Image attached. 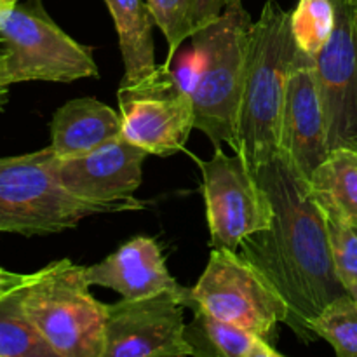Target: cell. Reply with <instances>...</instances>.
Instances as JSON below:
<instances>
[{
	"label": "cell",
	"instance_id": "cell-1",
	"mask_svg": "<svg viewBox=\"0 0 357 357\" xmlns=\"http://www.w3.org/2000/svg\"><path fill=\"white\" fill-rule=\"evenodd\" d=\"M255 176L271 197L272 223L246 237L239 255L288 303L291 330L302 340H312L307 321L347 295L335 272L326 215L314 199L309 180L281 150L261 164Z\"/></svg>",
	"mask_w": 357,
	"mask_h": 357
},
{
	"label": "cell",
	"instance_id": "cell-28",
	"mask_svg": "<svg viewBox=\"0 0 357 357\" xmlns=\"http://www.w3.org/2000/svg\"><path fill=\"white\" fill-rule=\"evenodd\" d=\"M230 2H236V0H225V6H227V3H230Z\"/></svg>",
	"mask_w": 357,
	"mask_h": 357
},
{
	"label": "cell",
	"instance_id": "cell-26",
	"mask_svg": "<svg viewBox=\"0 0 357 357\" xmlns=\"http://www.w3.org/2000/svg\"><path fill=\"white\" fill-rule=\"evenodd\" d=\"M7 100H9V87H0V110L6 107Z\"/></svg>",
	"mask_w": 357,
	"mask_h": 357
},
{
	"label": "cell",
	"instance_id": "cell-5",
	"mask_svg": "<svg viewBox=\"0 0 357 357\" xmlns=\"http://www.w3.org/2000/svg\"><path fill=\"white\" fill-rule=\"evenodd\" d=\"M51 146L0 159V232L49 236L75 229L84 218L110 213L72 194L58 176Z\"/></svg>",
	"mask_w": 357,
	"mask_h": 357
},
{
	"label": "cell",
	"instance_id": "cell-13",
	"mask_svg": "<svg viewBox=\"0 0 357 357\" xmlns=\"http://www.w3.org/2000/svg\"><path fill=\"white\" fill-rule=\"evenodd\" d=\"M279 150L305 180L312 176L331 150L316 58L300 49H296L286 87Z\"/></svg>",
	"mask_w": 357,
	"mask_h": 357
},
{
	"label": "cell",
	"instance_id": "cell-10",
	"mask_svg": "<svg viewBox=\"0 0 357 357\" xmlns=\"http://www.w3.org/2000/svg\"><path fill=\"white\" fill-rule=\"evenodd\" d=\"M187 296L160 293L107 305L103 357H183L197 354L187 338Z\"/></svg>",
	"mask_w": 357,
	"mask_h": 357
},
{
	"label": "cell",
	"instance_id": "cell-25",
	"mask_svg": "<svg viewBox=\"0 0 357 357\" xmlns=\"http://www.w3.org/2000/svg\"><path fill=\"white\" fill-rule=\"evenodd\" d=\"M17 3V0H0V16H2L6 10H9L10 7H14Z\"/></svg>",
	"mask_w": 357,
	"mask_h": 357
},
{
	"label": "cell",
	"instance_id": "cell-11",
	"mask_svg": "<svg viewBox=\"0 0 357 357\" xmlns=\"http://www.w3.org/2000/svg\"><path fill=\"white\" fill-rule=\"evenodd\" d=\"M335 26L316 56L330 149L357 138V0H333Z\"/></svg>",
	"mask_w": 357,
	"mask_h": 357
},
{
	"label": "cell",
	"instance_id": "cell-15",
	"mask_svg": "<svg viewBox=\"0 0 357 357\" xmlns=\"http://www.w3.org/2000/svg\"><path fill=\"white\" fill-rule=\"evenodd\" d=\"M121 135V114L96 98L68 101L51 121V149L58 159L86 155Z\"/></svg>",
	"mask_w": 357,
	"mask_h": 357
},
{
	"label": "cell",
	"instance_id": "cell-6",
	"mask_svg": "<svg viewBox=\"0 0 357 357\" xmlns=\"http://www.w3.org/2000/svg\"><path fill=\"white\" fill-rule=\"evenodd\" d=\"M0 87L17 82H73L100 75L93 49L73 40L40 0L16 3L0 16Z\"/></svg>",
	"mask_w": 357,
	"mask_h": 357
},
{
	"label": "cell",
	"instance_id": "cell-2",
	"mask_svg": "<svg viewBox=\"0 0 357 357\" xmlns=\"http://www.w3.org/2000/svg\"><path fill=\"white\" fill-rule=\"evenodd\" d=\"M296 49L291 13L268 0L251 26L237 121L236 152L251 173L279 152L286 87Z\"/></svg>",
	"mask_w": 357,
	"mask_h": 357
},
{
	"label": "cell",
	"instance_id": "cell-7",
	"mask_svg": "<svg viewBox=\"0 0 357 357\" xmlns=\"http://www.w3.org/2000/svg\"><path fill=\"white\" fill-rule=\"evenodd\" d=\"M185 305L243 326L271 342L279 323L289 324V307L278 289L237 251L211 250L208 265Z\"/></svg>",
	"mask_w": 357,
	"mask_h": 357
},
{
	"label": "cell",
	"instance_id": "cell-16",
	"mask_svg": "<svg viewBox=\"0 0 357 357\" xmlns=\"http://www.w3.org/2000/svg\"><path fill=\"white\" fill-rule=\"evenodd\" d=\"M119 33L124 79L121 86L145 80L157 70L152 28L155 24L149 6L143 0H105Z\"/></svg>",
	"mask_w": 357,
	"mask_h": 357
},
{
	"label": "cell",
	"instance_id": "cell-9",
	"mask_svg": "<svg viewBox=\"0 0 357 357\" xmlns=\"http://www.w3.org/2000/svg\"><path fill=\"white\" fill-rule=\"evenodd\" d=\"M201 169L213 250L239 251L246 237L271 227V197L239 153L230 157L215 146Z\"/></svg>",
	"mask_w": 357,
	"mask_h": 357
},
{
	"label": "cell",
	"instance_id": "cell-12",
	"mask_svg": "<svg viewBox=\"0 0 357 357\" xmlns=\"http://www.w3.org/2000/svg\"><path fill=\"white\" fill-rule=\"evenodd\" d=\"M149 155L124 136L110 139L86 155L58 159V176L72 194L115 211L143 209L135 199L142 185L143 160Z\"/></svg>",
	"mask_w": 357,
	"mask_h": 357
},
{
	"label": "cell",
	"instance_id": "cell-27",
	"mask_svg": "<svg viewBox=\"0 0 357 357\" xmlns=\"http://www.w3.org/2000/svg\"><path fill=\"white\" fill-rule=\"evenodd\" d=\"M347 146H352V149H356V150H357V138L354 139V142L351 143V145H347Z\"/></svg>",
	"mask_w": 357,
	"mask_h": 357
},
{
	"label": "cell",
	"instance_id": "cell-4",
	"mask_svg": "<svg viewBox=\"0 0 357 357\" xmlns=\"http://www.w3.org/2000/svg\"><path fill=\"white\" fill-rule=\"evenodd\" d=\"M86 267L68 258L35 272L23 309L58 357H103L107 305L89 291Z\"/></svg>",
	"mask_w": 357,
	"mask_h": 357
},
{
	"label": "cell",
	"instance_id": "cell-8",
	"mask_svg": "<svg viewBox=\"0 0 357 357\" xmlns=\"http://www.w3.org/2000/svg\"><path fill=\"white\" fill-rule=\"evenodd\" d=\"M122 136L153 155L181 152L194 128L192 94L171 66L159 65L145 80L119 87Z\"/></svg>",
	"mask_w": 357,
	"mask_h": 357
},
{
	"label": "cell",
	"instance_id": "cell-17",
	"mask_svg": "<svg viewBox=\"0 0 357 357\" xmlns=\"http://www.w3.org/2000/svg\"><path fill=\"white\" fill-rule=\"evenodd\" d=\"M314 199L326 215L357 229V150L331 149L324 162L309 178Z\"/></svg>",
	"mask_w": 357,
	"mask_h": 357
},
{
	"label": "cell",
	"instance_id": "cell-3",
	"mask_svg": "<svg viewBox=\"0 0 357 357\" xmlns=\"http://www.w3.org/2000/svg\"><path fill=\"white\" fill-rule=\"evenodd\" d=\"M251 26L253 21L243 7V0H236L190 37L199 65L192 89L194 128L204 132L215 146L222 143L234 150L237 146Z\"/></svg>",
	"mask_w": 357,
	"mask_h": 357
},
{
	"label": "cell",
	"instance_id": "cell-14",
	"mask_svg": "<svg viewBox=\"0 0 357 357\" xmlns=\"http://www.w3.org/2000/svg\"><path fill=\"white\" fill-rule=\"evenodd\" d=\"M86 279L91 286L108 288L126 300L149 298L160 293L188 295V288L178 284L167 271L157 241L145 236L132 237L100 264L86 267Z\"/></svg>",
	"mask_w": 357,
	"mask_h": 357
},
{
	"label": "cell",
	"instance_id": "cell-21",
	"mask_svg": "<svg viewBox=\"0 0 357 357\" xmlns=\"http://www.w3.org/2000/svg\"><path fill=\"white\" fill-rule=\"evenodd\" d=\"M305 326L310 337L326 340L337 356L357 357V302L351 295L328 303Z\"/></svg>",
	"mask_w": 357,
	"mask_h": 357
},
{
	"label": "cell",
	"instance_id": "cell-24",
	"mask_svg": "<svg viewBox=\"0 0 357 357\" xmlns=\"http://www.w3.org/2000/svg\"><path fill=\"white\" fill-rule=\"evenodd\" d=\"M33 274H16V272H9L6 268L0 267V296H6L9 293L23 289L33 281Z\"/></svg>",
	"mask_w": 357,
	"mask_h": 357
},
{
	"label": "cell",
	"instance_id": "cell-20",
	"mask_svg": "<svg viewBox=\"0 0 357 357\" xmlns=\"http://www.w3.org/2000/svg\"><path fill=\"white\" fill-rule=\"evenodd\" d=\"M197 312L195 326L206 338L211 352L223 357H281L282 354L265 338L258 337L253 331L244 330L243 326L216 319L209 314Z\"/></svg>",
	"mask_w": 357,
	"mask_h": 357
},
{
	"label": "cell",
	"instance_id": "cell-19",
	"mask_svg": "<svg viewBox=\"0 0 357 357\" xmlns=\"http://www.w3.org/2000/svg\"><path fill=\"white\" fill-rule=\"evenodd\" d=\"M23 289L0 296V357H58L24 314Z\"/></svg>",
	"mask_w": 357,
	"mask_h": 357
},
{
	"label": "cell",
	"instance_id": "cell-22",
	"mask_svg": "<svg viewBox=\"0 0 357 357\" xmlns=\"http://www.w3.org/2000/svg\"><path fill=\"white\" fill-rule=\"evenodd\" d=\"M335 16L333 0H298V6L291 13L296 47L316 58L330 40Z\"/></svg>",
	"mask_w": 357,
	"mask_h": 357
},
{
	"label": "cell",
	"instance_id": "cell-23",
	"mask_svg": "<svg viewBox=\"0 0 357 357\" xmlns=\"http://www.w3.org/2000/svg\"><path fill=\"white\" fill-rule=\"evenodd\" d=\"M326 227L338 281L357 302V229L331 215H326Z\"/></svg>",
	"mask_w": 357,
	"mask_h": 357
},
{
	"label": "cell",
	"instance_id": "cell-18",
	"mask_svg": "<svg viewBox=\"0 0 357 357\" xmlns=\"http://www.w3.org/2000/svg\"><path fill=\"white\" fill-rule=\"evenodd\" d=\"M157 26L167 40V59L171 66L185 38L222 14L225 0H146Z\"/></svg>",
	"mask_w": 357,
	"mask_h": 357
}]
</instances>
